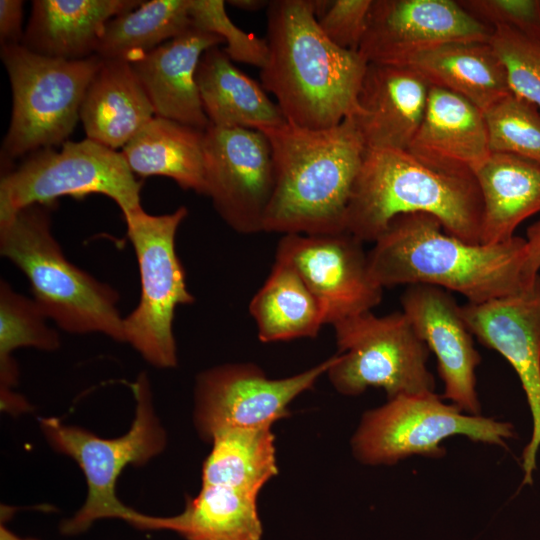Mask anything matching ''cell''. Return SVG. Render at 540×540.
<instances>
[{"instance_id": "obj_13", "label": "cell", "mask_w": 540, "mask_h": 540, "mask_svg": "<svg viewBox=\"0 0 540 540\" xmlns=\"http://www.w3.org/2000/svg\"><path fill=\"white\" fill-rule=\"evenodd\" d=\"M206 196L241 234L263 231L275 183L270 143L259 130L209 126L204 133Z\"/></svg>"}, {"instance_id": "obj_38", "label": "cell", "mask_w": 540, "mask_h": 540, "mask_svg": "<svg viewBox=\"0 0 540 540\" xmlns=\"http://www.w3.org/2000/svg\"><path fill=\"white\" fill-rule=\"evenodd\" d=\"M525 239L528 269L532 275L537 276L540 270V220L527 229Z\"/></svg>"}, {"instance_id": "obj_33", "label": "cell", "mask_w": 540, "mask_h": 540, "mask_svg": "<svg viewBox=\"0 0 540 540\" xmlns=\"http://www.w3.org/2000/svg\"><path fill=\"white\" fill-rule=\"evenodd\" d=\"M489 42L504 65L511 92L540 111V38L497 28Z\"/></svg>"}, {"instance_id": "obj_40", "label": "cell", "mask_w": 540, "mask_h": 540, "mask_svg": "<svg viewBox=\"0 0 540 540\" xmlns=\"http://www.w3.org/2000/svg\"><path fill=\"white\" fill-rule=\"evenodd\" d=\"M0 540H37L33 538H21L10 531L5 524L1 523L0 526Z\"/></svg>"}, {"instance_id": "obj_30", "label": "cell", "mask_w": 540, "mask_h": 540, "mask_svg": "<svg viewBox=\"0 0 540 540\" xmlns=\"http://www.w3.org/2000/svg\"><path fill=\"white\" fill-rule=\"evenodd\" d=\"M33 299L16 292L10 284L0 282V398L1 409L13 415L30 410L29 403L13 392L18 368L12 353L21 347L54 351L60 345L57 332Z\"/></svg>"}, {"instance_id": "obj_10", "label": "cell", "mask_w": 540, "mask_h": 540, "mask_svg": "<svg viewBox=\"0 0 540 540\" xmlns=\"http://www.w3.org/2000/svg\"><path fill=\"white\" fill-rule=\"evenodd\" d=\"M141 188L122 153L88 138L67 140L60 151L40 149L2 173L0 222L33 204L53 206L60 197L94 193L111 198L125 215L141 208Z\"/></svg>"}, {"instance_id": "obj_23", "label": "cell", "mask_w": 540, "mask_h": 540, "mask_svg": "<svg viewBox=\"0 0 540 540\" xmlns=\"http://www.w3.org/2000/svg\"><path fill=\"white\" fill-rule=\"evenodd\" d=\"M196 82L211 126L262 130L286 121L262 85L239 70L219 46L203 53Z\"/></svg>"}, {"instance_id": "obj_14", "label": "cell", "mask_w": 540, "mask_h": 540, "mask_svg": "<svg viewBox=\"0 0 540 540\" xmlns=\"http://www.w3.org/2000/svg\"><path fill=\"white\" fill-rule=\"evenodd\" d=\"M363 241L347 231L334 234H287L275 259L288 263L316 298L325 324L370 312L383 295L372 278Z\"/></svg>"}, {"instance_id": "obj_1", "label": "cell", "mask_w": 540, "mask_h": 540, "mask_svg": "<svg viewBox=\"0 0 540 540\" xmlns=\"http://www.w3.org/2000/svg\"><path fill=\"white\" fill-rule=\"evenodd\" d=\"M374 243L368 252L369 270L382 288L431 285L481 304L529 290L540 275L528 269L525 238L470 244L423 212L395 217Z\"/></svg>"}, {"instance_id": "obj_12", "label": "cell", "mask_w": 540, "mask_h": 540, "mask_svg": "<svg viewBox=\"0 0 540 540\" xmlns=\"http://www.w3.org/2000/svg\"><path fill=\"white\" fill-rule=\"evenodd\" d=\"M334 356L302 373L270 379L254 364H226L199 374L195 424L211 440L230 428H263L288 415L289 404L327 373Z\"/></svg>"}, {"instance_id": "obj_9", "label": "cell", "mask_w": 540, "mask_h": 540, "mask_svg": "<svg viewBox=\"0 0 540 540\" xmlns=\"http://www.w3.org/2000/svg\"><path fill=\"white\" fill-rule=\"evenodd\" d=\"M463 435L485 444L506 447L514 426L470 415L434 392L399 395L367 411L351 439L354 456L366 465H392L410 456H444L442 442Z\"/></svg>"}, {"instance_id": "obj_25", "label": "cell", "mask_w": 540, "mask_h": 540, "mask_svg": "<svg viewBox=\"0 0 540 540\" xmlns=\"http://www.w3.org/2000/svg\"><path fill=\"white\" fill-rule=\"evenodd\" d=\"M482 198L481 244L511 239L516 227L540 211V164L494 153L474 171Z\"/></svg>"}, {"instance_id": "obj_16", "label": "cell", "mask_w": 540, "mask_h": 540, "mask_svg": "<svg viewBox=\"0 0 540 540\" xmlns=\"http://www.w3.org/2000/svg\"><path fill=\"white\" fill-rule=\"evenodd\" d=\"M493 30L457 0H373L358 52L368 63L401 65L452 41H489Z\"/></svg>"}, {"instance_id": "obj_4", "label": "cell", "mask_w": 540, "mask_h": 540, "mask_svg": "<svg viewBox=\"0 0 540 540\" xmlns=\"http://www.w3.org/2000/svg\"><path fill=\"white\" fill-rule=\"evenodd\" d=\"M482 198L472 171L436 165L408 150L366 149L346 213V231L375 242L397 216L423 212L444 231L480 243Z\"/></svg>"}, {"instance_id": "obj_7", "label": "cell", "mask_w": 540, "mask_h": 540, "mask_svg": "<svg viewBox=\"0 0 540 540\" xmlns=\"http://www.w3.org/2000/svg\"><path fill=\"white\" fill-rule=\"evenodd\" d=\"M131 388L136 400L135 417L128 432L120 437L101 438L54 417L39 420L50 446L79 465L88 487L83 506L61 524L65 535L80 534L99 519L129 522L135 510L118 499L117 480L126 466L143 465L165 447V431L155 414L146 374L141 373Z\"/></svg>"}, {"instance_id": "obj_17", "label": "cell", "mask_w": 540, "mask_h": 540, "mask_svg": "<svg viewBox=\"0 0 540 540\" xmlns=\"http://www.w3.org/2000/svg\"><path fill=\"white\" fill-rule=\"evenodd\" d=\"M401 304L402 312L436 357L443 398L467 414L480 415L475 376L480 355L461 306L447 290L424 284L408 286Z\"/></svg>"}, {"instance_id": "obj_15", "label": "cell", "mask_w": 540, "mask_h": 540, "mask_svg": "<svg viewBox=\"0 0 540 540\" xmlns=\"http://www.w3.org/2000/svg\"><path fill=\"white\" fill-rule=\"evenodd\" d=\"M472 335L513 367L532 417V433L522 453V485L533 483L540 449V275L520 294L461 306Z\"/></svg>"}, {"instance_id": "obj_22", "label": "cell", "mask_w": 540, "mask_h": 540, "mask_svg": "<svg viewBox=\"0 0 540 540\" xmlns=\"http://www.w3.org/2000/svg\"><path fill=\"white\" fill-rule=\"evenodd\" d=\"M154 116L130 63L103 61L80 109L87 138L113 150L123 148Z\"/></svg>"}, {"instance_id": "obj_28", "label": "cell", "mask_w": 540, "mask_h": 540, "mask_svg": "<svg viewBox=\"0 0 540 540\" xmlns=\"http://www.w3.org/2000/svg\"><path fill=\"white\" fill-rule=\"evenodd\" d=\"M249 312L259 340L265 343L316 337L325 324L316 298L298 272L276 259L266 281L253 296Z\"/></svg>"}, {"instance_id": "obj_26", "label": "cell", "mask_w": 540, "mask_h": 540, "mask_svg": "<svg viewBox=\"0 0 540 540\" xmlns=\"http://www.w3.org/2000/svg\"><path fill=\"white\" fill-rule=\"evenodd\" d=\"M134 527L170 530L185 540H261L263 534L257 495L224 485H202L177 515L140 513Z\"/></svg>"}, {"instance_id": "obj_27", "label": "cell", "mask_w": 540, "mask_h": 540, "mask_svg": "<svg viewBox=\"0 0 540 540\" xmlns=\"http://www.w3.org/2000/svg\"><path fill=\"white\" fill-rule=\"evenodd\" d=\"M205 131L154 116L122 149L133 173L166 176L182 189L206 194Z\"/></svg>"}, {"instance_id": "obj_32", "label": "cell", "mask_w": 540, "mask_h": 540, "mask_svg": "<svg viewBox=\"0 0 540 540\" xmlns=\"http://www.w3.org/2000/svg\"><path fill=\"white\" fill-rule=\"evenodd\" d=\"M491 152L540 164V111L510 92L484 110Z\"/></svg>"}, {"instance_id": "obj_2", "label": "cell", "mask_w": 540, "mask_h": 540, "mask_svg": "<svg viewBox=\"0 0 540 540\" xmlns=\"http://www.w3.org/2000/svg\"><path fill=\"white\" fill-rule=\"evenodd\" d=\"M268 58L261 85L287 122L324 129L357 112L368 62L323 33L313 0H272L267 7Z\"/></svg>"}, {"instance_id": "obj_39", "label": "cell", "mask_w": 540, "mask_h": 540, "mask_svg": "<svg viewBox=\"0 0 540 540\" xmlns=\"http://www.w3.org/2000/svg\"><path fill=\"white\" fill-rule=\"evenodd\" d=\"M270 1L265 0H231L228 4L244 11L255 12L263 7H268Z\"/></svg>"}, {"instance_id": "obj_35", "label": "cell", "mask_w": 540, "mask_h": 540, "mask_svg": "<svg viewBox=\"0 0 540 540\" xmlns=\"http://www.w3.org/2000/svg\"><path fill=\"white\" fill-rule=\"evenodd\" d=\"M373 0H313L318 25L338 47L358 52Z\"/></svg>"}, {"instance_id": "obj_19", "label": "cell", "mask_w": 540, "mask_h": 540, "mask_svg": "<svg viewBox=\"0 0 540 540\" xmlns=\"http://www.w3.org/2000/svg\"><path fill=\"white\" fill-rule=\"evenodd\" d=\"M220 44H224L220 36L190 27L130 62L155 116L203 131L210 126L202 107L196 73L203 53Z\"/></svg>"}, {"instance_id": "obj_6", "label": "cell", "mask_w": 540, "mask_h": 540, "mask_svg": "<svg viewBox=\"0 0 540 540\" xmlns=\"http://www.w3.org/2000/svg\"><path fill=\"white\" fill-rule=\"evenodd\" d=\"M1 58L12 89L11 121L1 158L11 161L65 143L103 60L97 55L80 60L51 58L21 44L2 45Z\"/></svg>"}, {"instance_id": "obj_24", "label": "cell", "mask_w": 540, "mask_h": 540, "mask_svg": "<svg viewBox=\"0 0 540 540\" xmlns=\"http://www.w3.org/2000/svg\"><path fill=\"white\" fill-rule=\"evenodd\" d=\"M401 65L412 68L430 86L458 94L483 111L511 92L504 65L489 41L443 43Z\"/></svg>"}, {"instance_id": "obj_29", "label": "cell", "mask_w": 540, "mask_h": 540, "mask_svg": "<svg viewBox=\"0 0 540 540\" xmlns=\"http://www.w3.org/2000/svg\"><path fill=\"white\" fill-rule=\"evenodd\" d=\"M202 469V485H224L254 495L278 473L271 427L215 433Z\"/></svg>"}, {"instance_id": "obj_18", "label": "cell", "mask_w": 540, "mask_h": 540, "mask_svg": "<svg viewBox=\"0 0 540 540\" xmlns=\"http://www.w3.org/2000/svg\"><path fill=\"white\" fill-rule=\"evenodd\" d=\"M429 89L406 65L368 63L352 116L366 148L407 150L423 119Z\"/></svg>"}, {"instance_id": "obj_34", "label": "cell", "mask_w": 540, "mask_h": 540, "mask_svg": "<svg viewBox=\"0 0 540 540\" xmlns=\"http://www.w3.org/2000/svg\"><path fill=\"white\" fill-rule=\"evenodd\" d=\"M225 5L223 0H189L192 27L220 36L232 61L262 69L268 58L266 39L237 27L227 15Z\"/></svg>"}, {"instance_id": "obj_5", "label": "cell", "mask_w": 540, "mask_h": 540, "mask_svg": "<svg viewBox=\"0 0 540 540\" xmlns=\"http://www.w3.org/2000/svg\"><path fill=\"white\" fill-rule=\"evenodd\" d=\"M52 207L33 204L0 222L1 255L25 274L33 300L62 330L124 342L118 293L65 257L51 231Z\"/></svg>"}, {"instance_id": "obj_21", "label": "cell", "mask_w": 540, "mask_h": 540, "mask_svg": "<svg viewBox=\"0 0 540 540\" xmlns=\"http://www.w3.org/2000/svg\"><path fill=\"white\" fill-rule=\"evenodd\" d=\"M139 0H34L21 45L51 58L96 55L107 23L138 7Z\"/></svg>"}, {"instance_id": "obj_8", "label": "cell", "mask_w": 540, "mask_h": 540, "mask_svg": "<svg viewBox=\"0 0 540 540\" xmlns=\"http://www.w3.org/2000/svg\"><path fill=\"white\" fill-rule=\"evenodd\" d=\"M187 214L181 206L163 215H150L142 207L123 215L141 283L138 305L123 318L124 342L159 368L176 366L175 310L194 302L175 248L177 229Z\"/></svg>"}, {"instance_id": "obj_20", "label": "cell", "mask_w": 540, "mask_h": 540, "mask_svg": "<svg viewBox=\"0 0 540 540\" xmlns=\"http://www.w3.org/2000/svg\"><path fill=\"white\" fill-rule=\"evenodd\" d=\"M407 150L436 165L474 173L492 153L484 111L458 94L430 86L423 119Z\"/></svg>"}, {"instance_id": "obj_11", "label": "cell", "mask_w": 540, "mask_h": 540, "mask_svg": "<svg viewBox=\"0 0 540 540\" xmlns=\"http://www.w3.org/2000/svg\"><path fill=\"white\" fill-rule=\"evenodd\" d=\"M333 327L340 354L327 374L339 393L355 396L380 387L391 399L434 392L435 380L427 368L429 349L402 311L385 316L370 311Z\"/></svg>"}, {"instance_id": "obj_36", "label": "cell", "mask_w": 540, "mask_h": 540, "mask_svg": "<svg viewBox=\"0 0 540 540\" xmlns=\"http://www.w3.org/2000/svg\"><path fill=\"white\" fill-rule=\"evenodd\" d=\"M474 18L492 30L506 28L540 38V0H457Z\"/></svg>"}, {"instance_id": "obj_31", "label": "cell", "mask_w": 540, "mask_h": 540, "mask_svg": "<svg viewBox=\"0 0 540 540\" xmlns=\"http://www.w3.org/2000/svg\"><path fill=\"white\" fill-rule=\"evenodd\" d=\"M190 27L189 0L143 1L107 23L96 55L130 63Z\"/></svg>"}, {"instance_id": "obj_37", "label": "cell", "mask_w": 540, "mask_h": 540, "mask_svg": "<svg viewBox=\"0 0 540 540\" xmlns=\"http://www.w3.org/2000/svg\"><path fill=\"white\" fill-rule=\"evenodd\" d=\"M23 1L1 0L0 1V40L1 46L8 44H21L24 33L22 32Z\"/></svg>"}, {"instance_id": "obj_3", "label": "cell", "mask_w": 540, "mask_h": 540, "mask_svg": "<svg viewBox=\"0 0 540 540\" xmlns=\"http://www.w3.org/2000/svg\"><path fill=\"white\" fill-rule=\"evenodd\" d=\"M259 131L270 143L275 175L263 231H346L349 200L367 149L354 118L324 129L285 121Z\"/></svg>"}]
</instances>
